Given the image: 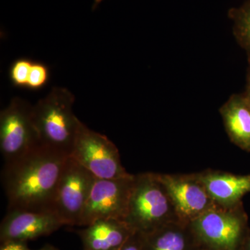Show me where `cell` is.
I'll list each match as a JSON object with an SVG mask.
<instances>
[{"label":"cell","instance_id":"9a60e30c","mask_svg":"<svg viewBox=\"0 0 250 250\" xmlns=\"http://www.w3.org/2000/svg\"><path fill=\"white\" fill-rule=\"evenodd\" d=\"M233 22V34L240 45L246 51L250 62V1L229 11Z\"/></svg>","mask_w":250,"mask_h":250},{"label":"cell","instance_id":"8fae6325","mask_svg":"<svg viewBox=\"0 0 250 250\" xmlns=\"http://www.w3.org/2000/svg\"><path fill=\"white\" fill-rule=\"evenodd\" d=\"M215 205L231 207L243 202L250 192V174L207 169L197 172Z\"/></svg>","mask_w":250,"mask_h":250},{"label":"cell","instance_id":"7c38bea8","mask_svg":"<svg viewBox=\"0 0 250 250\" xmlns=\"http://www.w3.org/2000/svg\"><path fill=\"white\" fill-rule=\"evenodd\" d=\"M78 231L83 250H120L134 231L123 220L103 219Z\"/></svg>","mask_w":250,"mask_h":250},{"label":"cell","instance_id":"277c9868","mask_svg":"<svg viewBox=\"0 0 250 250\" xmlns=\"http://www.w3.org/2000/svg\"><path fill=\"white\" fill-rule=\"evenodd\" d=\"M188 225L200 247L211 250H241L250 231L243 202L215 205Z\"/></svg>","mask_w":250,"mask_h":250},{"label":"cell","instance_id":"5bb4252c","mask_svg":"<svg viewBox=\"0 0 250 250\" xmlns=\"http://www.w3.org/2000/svg\"><path fill=\"white\" fill-rule=\"evenodd\" d=\"M141 235L144 250H199L201 248L188 224L181 222Z\"/></svg>","mask_w":250,"mask_h":250},{"label":"cell","instance_id":"4fadbf2b","mask_svg":"<svg viewBox=\"0 0 250 250\" xmlns=\"http://www.w3.org/2000/svg\"><path fill=\"white\" fill-rule=\"evenodd\" d=\"M231 142L250 152V100L245 94L231 95L220 109Z\"/></svg>","mask_w":250,"mask_h":250},{"label":"cell","instance_id":"5b68a950","mask_svg":"<svg viewBox=\"0 0 250 250\" xmlns=\"http://www.w3.org/2000/svg\"><path fill=\"white\" fill-rule=\"evenodd\" d=\"M70 156L98 179L121 178L131 174L122 165L116 145L82 122Z\"/></svg>","mask_w":250,"mask_h":250},{"label":"cell","instance_id":"52a82bcc","mask_svg":"<svg viewBox=\"0 0 250 250\" xmlns=\"http://www.w3.org/2000/svg\"><path fill=\"white\" fill-rule=\"evenodd\" d=\"M96 177L68 156L62 167L54 196L53 210L64 225L80 226L85 203Z\"/></svg>","mask_w":250,"mask_h":250},{"label":"cell","instance_id":"e0dca14e","mask_svg":"<svg viewBox=\"0 0 250 250\" xmlns=\"http://www.w3.org/2000/svg\"><path fill=\"white\" fill-rule=\"evenodd\" d=\"M48 67L40 62H34L28 80L27 88L39 90L45 86L48 82Z\"/></svg>","mask_w":250,"mask_h":250},{"label":"cell","instance_id":"9c48e42d","mask_svg":"<svg viewBox=\"0 0 250 250\" xmlns=\"http://www.w3.org/2000/svg\"><path fill=\"white\" fill-rule=\"evenodd\" d=\"M158 175L172 199L181 223H191L215 205L197 172Z\"/></svg>","mask_w":250,"mask_h":250},{"label":"cell","instance_id":"ba28073f","mask_svg":"<svg viewBox=\"0 0 250 250\" xmlns=\"http://www.w3.org/2000/svg\"><path fill=\"white\" fill-rule=\"evenodd\" d=\"M135 175L117 179L96 178L85 203L80 226L85 227L103 219H116L124 221Z\"/></svg>","mask_w":250,"mask_h":250},{"label":"cell","instance_id":"8992f818","mask_svg":"<svg viewBox=\"0 0 250 250\" xmlns=\"http://www.w3.org/2000/svg\"><path fill=\"white\" fill-rule=\"evenodd\" d=\"M33 105L14 98L0 113V149L4 164L16 160L40 146L33 120Z\"/></svg>","mask_w":250,"mask_h":250},{"label":"cell","instance_id":"3957f363","mask_svg":"<svg viewBox=\"0 0 250 250\" xmlns=\"http://www.w3.org/2000/svg\"><path fill=\"white\" fill-rule=\"evenodd\" d=\"M124 221L134 232L142 235L167 224L180 222L172 199L158 173L135 175Z\"/></svg>","mask_w":250,"mask_h":250},{"label":"cell","instance_id":"ac0fdd59","mask_svg":"<svg viewBox=\"0 0 250 250\" xmlns=\"http://www.w3.org/2000/svg\"><path fill=\"white\" fill-rule=\"evenodd\" d=\"M120 250H144L142 236L139 233L133 232Z\"/></svg>","mask_w":250,"mask_h":250},{"label":"cell","instance_id":"7402d4cb","mask_svg":"<svg viewBox=\"0 0 250 250\" xmlns=\"http://www.w3.org/2000/svg\"><path fill=\"white\" fill-rule=\"evenodd\" d=\"M103 1L104 0H94L93 7H92V9H93L94 11V10L96 9V8H98V6L100 4V3Z\"/></svg>","mask_w":250,"mask_h":250},{"label":"cell","instance_id":"6da1fadb","mask_svg":"<svg viewBox=\"0 0 250 250\" xmlns=\"http://www.w3.org/2000/svg\"><path fill=\"white\" fill-rule=\"evenodd\" d=\"M68 156L44 146L4 164L1 180L8 210H53L54 196Z\"/></svg>","mask_w":250,"mask_h":250},{"label":"cell","instance_id":"d6986e66","mask_svg":"<svg viewBox=\"0 0 250 250\" xmlns=\"http://www.w3.org/2000/svg\"><path fill=\"white\" fill-rule=\"evenodd\" d=\"M0 250H30L26 243L19 241H8L1 243Z\"/></svg>","mask_w":250,"mask_h":250},{"label":"cell","instance_id":"603a6c76","mask_svg":"<svg viewBox=\"0 0 250 250\" xmlns=\"http://www.w3.org/2000/svg\"><path fill=\"white\" fill-rule=\"evenodd\" d=\"M37 250H58L57 249H56L54 247L52 246H49V245H47V246H45V247H43V248H41V249Z\"/></svg>","mask_w":250,"mask_h":250},{"label":"cell","instance_id":"7a4b0ae2","mask_svg":"<svg viewBox=\"0 0 250 250\" xmlns=\"http://www.w3.org/2000/svg\"><path fill=\"white\" fill-rule=\"evenodd\" d=\"M75 95L63 87H53L33 105V120L41 146L63 155L71 154L80 121L72 111Z\"/></svg>","mask_w":250,"mask_h":250},{"label":"cell","instance_id":"2e32d148","mask_svg":"<svg viewBox=\"0 0 250 250\" xmlns=\"http://www.w3.org/2000/svg\"><path fill=\"white\" fill-rule=\"evenodd\" d=\"M34 62L27 59L15 61L10 68V80L15 86L27 88L28 80Z\"/></svg>","mask_w":250,"mask_h":250},{"label":"cell","instance_id":"30bf717a","mask_svg":"<svg viewBox=\"0 0 250 250\" xmlns=\"http://www.w3.org/2000/svg\"><path fill=\"white\" fill-rule=\"evenodd\" d=\"M57 213L51 210H8L0 226L1 243L26 242L48 236L64 226Z\"/></svg>","mask_w":250,"mask_h":250},{"label":"cell","instance_id":"ffe728a7","mask_svg":"<svg viewBox=\"0 0 250 250\" xmlns=\"http://www.w3.org/2000/svg\"><path fill=\"white\" fill-rule=\"evenodd\" d=\"M244 94L246 95L247 98L250 100V67L248 75V80H247L246 91Z\"/></svg>","mask_w":250,"mask_h":250},{"label":"cell","instance_id":"cb8c5ba5","mask_svg":"<svg viewBox=\"0 0 250 250\" xmlns=\"http://www.w3.org/2000/svg\"><path fill=\"white\" fill-rule=\"evenodd\" d=\"M211 250L207 249V248H200V250Z\"/></svg>","mask_w":250,"mask_h":250},{"label":"cell","instance_id":"44dd1931","mask_svg":"<svg viewBox=\"0 0 250 250\" xmlns=\"http://www.w3.org/2000/svg\"><path fill=\"white\" fill-rule=\"evenodd\" d=\"M241 250H250V231Z\"/></svg>","mask_w":250,"mask_h":250}]
</instances>
